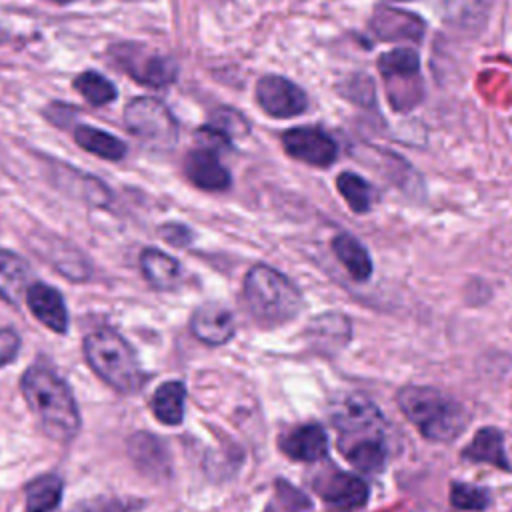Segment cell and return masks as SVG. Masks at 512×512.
<instances>
[{"instance_id": "cell-1", "label": "cell", "mask_w": 512, "mask_h": 512, "mask_svg": "<svg viewBox=\"0 0 512 512\" xmlns=\"http://www.w3.org/2000/svg\"><path fill=\"white\" fill-rule=\"evenodd\" d=\"M20 388L28 408L50 438L66 442L76 436L80 428V412L64 380L48 368L32 366L24 372Z\"/></svg>"}, {"instance_id": "cell-2", "label": "cell", "mask_w": 512, "mask_h": 512, "mask_svg": "<svg viewBox=\"0 0 512 512\" xmlns=\"http://www.w3.org/2000/svg\"><path fill=\"white\" fill-rule=\"evenodd\" d=\"M396 402L418 432L432 442H452L468 424V410L432 386L408 384L398 390Z\"/></svg>"}, {"instance_id": "cell-3", "label": "cell", "mask_w": 512, "mask_h": 512, "mask_svg": "<svg viewBox=\"0 0 512 512\" xmlns=\"http://www.w3.org/2000/svg\"><path fill=\"white\" fill-rule=\"evenodd\" d=\"M244 300L252 318L266 328L290 322L302 310L300 290L278 270L256 264L244 278Z\"/></svg>"}, {"instance_id": "cell-4", "label": "cell", "mask_w": 512, "mask_h": 512, "mask_svg": "<svg viewBox=\"0 0 512 512\" xmlns=\"http://www.w3.org/2000/svg\"><path fill=\"white\" fill-rule=\"evenodd\" d=\"M84 356L90 368L118 392H136L144 380L134 350L110 328H98L84 338Z\"/></svg>"}, {"instance_id": "cell-5", "label": "cell", "mask_w": 512, "mask_h": 512, "mask_svg": "<svg viewBox=\"0 0 512 512\" xmlns=\"http://www.w3.org/2000/svg\"><path fill=\"white\" fill-rule=\"evenodd\" d=\"M126 128L146 146L170 150L178 140V124L172 112L156 98H134L124 112Z\"/></svg>"}, {"instance_id": "cell-6", "label": "cell", "mask_w": 512, "mask_h": 512, "mask_svg": "<svg viewBox=\"0 0 512 512\" xmlns=\"http://www.w3.org/2000/svg\"><path fill=\"white\" fill-rule=\"evenodd\" d=\"M112 58L128 76L152 88L168 86L176 78L174 60L142 44H118L112 48Z\"/></svg>"}, {"instance_id": "cell-7", "label": "cell", "mask_w": 512, "mask_h": 512, "mask_svg": "<svg viewBox=\"0 0 512 512\" xmlns=\"http://www.w3.org/2000/svg\"><path fill=\"white\" fill-rule=\"evenodd\" d=\"M330 418L340 432V440L384 434V416L364 394H346L332 406Z\"/></svg>"}, {"instance_id": "cell-8", "label": "cell", "mask_w": 512, "mask_h": 512, "mask_svg": "<svg viewBox=\"0 0 512 512\" xmlns=\"http://www.w3.org/2000/svg\"><path fill=\"white\" fill-rule=\"evenodd\" d=\"M314 492L334 512H354L368 500V484L350 472L324 470L314 482Z\"/></svg>"}, {"instance_id": "cell-9", "label": "cell", "mask_w": 512, "mask_h": 512, "mask_svg": "<svg viewBox=\"0 0 512 512\" xmlns=\"http://www.w3.org/2000/svg\"><path fill=\"white\" fill-rule=\"evenodd\" d=\"M260 108L274 118H292L306 110L308 98L300 86L278 74H266L256 82Z\"/></svg>"}, {"instance_id": "cell-10", "label": "cell", "mask_w": 512, "mask_h": 512, "mask_svg": "<svg viewBox=\"0 0 512 512\" xmlns=\"http://www.w3.org/2000/svg\"><path fill=\"white\" fill-rule=\"evenodd\" d=\"M282 146L288 156L316 168L330 166L338 156L336 142L324 130L314 126H296L286 130L282 134Z\"/></svg>"}, {"instance_id": "cell-11", "label": "cell", "mask_w": 512, "mask_h": 512, "mask_svg": "<svg viewBox=\"0 0 512 512\" xmlns=\"http://www.w3.org/2000/svg\"><path fill=\"white\" fill-rule=\"evenodd\" d=\"M370 28L378 38L388 42H418L424 34V22L416 14L390 6H376L370 18Z\"/></svg>"}, {"instance_id": "cell-12", "label": "cell", "mask_w": 512, "mask_h": 512, "mask_svg": "<svg viewBox=\"0 0 512 512\" xmlns=\"http://www.w3.org/2000/svg\"><path fill=\"white\" fill-rule=\"evenodd\" d=\"M190 330L200 342L208 346H220L234 336V316L226 306L208 302L196 308L192 314Z\"/></svg>"}, {"instance_id": "cell-13", "label": "cell", "mask_w": 512, "mask_h": 512, "mask_svg": "<svg viewBox=\"0 0 512 512\" xmlns=\"http://www.w3.org/2000/svg\"><path fill=\"white\" fill-rule=\"evenodd\" d=\"M184 174L194 186H198L202 190H210V192L226 190L232 182L230 172L222 166L216 152L206 150V148L190 150L186 154Z\"/></svg>"}, {"instance_id": "cell-14", "label": "cell", "mask_w": 512, "mask_h": 512, "mask_svg": "<svg viewBox=\"0 0 512 512\" xmlns=\"http://www.w3.org/2000/svg\"><path fill=\"white\" fill-rule=\"evenodd\" d=\"M26 304L30 312L50 330L64 334L68 330V312L62 294L42 282H34L26 290Z\"/></svg>"}, {"instance_id": "cell-15", "label": "cell", "mask_w": 512, "mask_h": 512, "mask_svg": "<svg viewBox=\"0 0 512 512\" xmlns=\"http://www.w3.org/2000/svg\"><path fill=\"white\" fill-rule=\"evenodd\" d=\"M278 444L288 458L298 462H318L328 454V436L316 422L290 430L278 440Z\"/></svg>"}, {"instance_id": "cell-16", "label": "cell", "mask_w": 512, "mask_h": 512, "mask_svg": "<svg viewBox=\"0 0 512 512\" xmlns=\"http://www.w3.org/2000/svg\"><path fill=\"white\" fill-rule=\"evenodd\" d=\"M342 456L358 470L376 474L384 468L386 458H388V446H386V436L376 434V436H362V438H348L338 442Z\"/></svg>"}, {"instance_id": "cell-17", "label": "cell", "mask_w": 512, "mask_h": 512, "mask_svg": "<svg viewBox=\"0 0 512 512\" xmlns=\"http://www.w3.org/2000/svg\"><path fill=\"white\" fill-rule=\"evenodd\" d=\"M494 0H438V12L456 30L476 34L488 22Z\"/></svg>"}, {"instance_id": "cell-18", "label": "cell", "mask_w": 512, "mask_h": 512, "mask_svg": "<svg viewBox=\"0 0 512 512\" xmlns=\"http://www.w3.org/2000/svg\"><path fill=\"white\" fill-rule=\"evenodd\" d=\"M462 458L472 462H486L500 470H510V462L504 452V434L492 426L480 428L476 432L472 442L462 450Z\"/></svg>"}, {"instance_id": "cell-19", "label": "cell", "mask_w": 512, "mask_h": 512, "mask_svg": "<svg viewBox=\"0 0 512 512\" xmlns=\"http://www.w3.org/2000/svg\"><path fill=\"white\" fill-rule=\"evenodd\" d=\"M30 280V268L18 254L0 250V298L10 304H18L26 296Z\"/></svg>"}, {"instance_id": "cell-20", "label": "cell", "mask_w": 512, "mask_h": 512, "mask_svg": "<svg viewBox=\"0 0 512 512\" xmlns=\"http://www.w3.org/2000/svg\"><path fill=\"white\" fill-rule=\"evenodd\" d=\"M332 250L354 280H368L372 276V258L352 234H336L332 240Z\"/></svg>"}, {"instance_id": "cell-21", "label": "cell", "mask_w": 512, "mask_h": 512, "mask_svg": "<svg viewBox=\"0 0 512 512\" xmlns=\"http://www.w3.org/2000/svg\"><path fill=\"white\" fill-rule=\"evenodd\" d=\"M140 266L146 276V280L160 290L174 288L180 276V264L166 252H160L156 248H146L140 254Z\"/></svg>"}, {"instance_id": "cell-22", "label": "cell", "mask_w": 512, "mask_h": 512, "mask_svg": "<svg viewBox=\"0 0 512 512\" xmlns=\"http://www.w3.org/2000/svg\"><path fill=\"white\" fill-rule=\"evenodd\" d=\"M184 398L186 388L178 380L164 382L160 388H156L152 396V410L156 418L168 426H176L184 418Z\"/></svg>"}, {"instance_id": "cell-23", "label": "cell", "mask_w": 512, "mask_h": 512, "mask_svg": "<svg viewBox=\"0 0 512 512\" xmlns=\"http://www.w3.org/2000/svg\"><path fill=\"white\" fill-rule=\"evenodd\" d=\"M74 138L80 148L104 160H120L126 154V144L120 138L94 126L76 128Z\"/></svg>"}, {"instance_id": "cell-24", "label": "cell", "mask_w": 512, "mask_h": 512, "mask_svg": "<svg viewBox=\"0 0 512 512\" xmlns=\"http://www.w3.org/2000/svg\"><path fill=\"white\" fill-rule=\"evenodd\" d=\"M60 496L62 480L54 474L40 476L26 488V508L28 512H52L60 504Z\"/></svg>"}, {"instance_id": "cell-25", "label": "cell", "mask_w": 512, "mask_h": 512, "mask_svg": "<svg viewBox=\"0 0 512 512\" xmlns=\"http://www.w3.org/2000/svg\"><path fill=\"white\" fill-rule=\"evenodd\" d=\"M380 72L386 78V82L404 78V80H416L420 72V58L414 50L408 48H396L392 52L382 54L380 62Z\"/></svg>"}, {"instance_id": "cell-26", "label": "cell", "mask_w": 512, "mask_h": 512, "mask_svg": "<svg viewBox=\"0 0 512 512\" xmlns=\"http://www.w3.org/2000/svg\"><path fill=\"white\" fill-rule=\"evenodd\" d=\"M336 186H338V192L344 196L346 204L354 212L362 214V212L370 210L372 188H370V184L362 176H358L354 172H342L336 178Z\"/></svg>"}, {"instance_id": "cell-27", "label": "cell", "mask_w": 512, "mask_h": 512, "mask_svg": "<svg viewBox=\"0 0 512 512\" xmlns=\"http://www.w3.org/2000/svg\"><path fill=\"white\" fill-rule=\"evenodd\" d=\"M308 332L312 336L314 342H320V340H328V346L330 344H346L348 342V336H350V322L346 316L342 314H322L318 316L310 326H308Z\"/></svg>"}, {"instance_id": "cell-28", "label": "cell", "mask_w": 512, "mask_h": 512, "mask_svg": "<svg viewBox=\"0 0 512 512\" xmlns=\"http://www.w3.org/2000/svg\"><path fill=\"white\" fill-rule=\"evenodd\" d=\"M74 88L82 94V98L86 102H90L92 106H104L108 102H112L116 98V88L114 84L104 78L98 72H82L76 80H74Z\"/></svg>"}, {"instance_id": "cell-29", "label": "cell", "mask_w": 512, "mask_h": 512, "mask_svg": "<svg viewBox=\"0 0 512 512\" xmlns=\"http://www.w3.org/2000/svg\"><path fill=\"white\" fill-rule=\"evenodd\" d=\"M488 502L490 496L484 488L464 482H454L450 486V504L458 510H484Z\"/></svg>"}, {"instance_id": "cell-30", "label": "cell", "mask_w": 512, "mask_h": 512, "mask_svg": "<svg viewBox=\"0 0 512 512\" xmlns=\"http://www.w3.org/2000/svg\"><path fill=\"white\" fill-rule=\"evenodd\" d=\"M210 128H214L216 132H220L224 138L232 140V138H240L244 136L250 128L246 124V120L236 112V110H230V108H220L212 114L210 118Z\"/></svg>"}, {"instance_id": "cell-31", "label": "cell", "mask_w": 512, "mask_h": 512, "mask_svg": "<svg viewBox=\"0 0 512 512\" xmlns=\"http://www.w3.org/2000/svg\"><path fill=\"white\" fill-rule=\"evenodd\" d=\"M20 348V336L12 328H0V366L12 362Z\"/></svg>"}, {"instance_id": "cell-32", "label": "cell", "mask_w": 512, "mask_h": 512, "mask_svg": "<svg viewBox=\"0 0 512 512\" xmlns=\"http://www.w3.org/2000/svg\"><path fill=\"white\" fill-rule=\"evenodd\" d=\"M160 232L174 246H186L192 240V232L186 226H182V224H164L160 228Z\"/></svg>"}, {"instance_id": "cell-33", "label": "cell", "mask_w": 512, "mask_h": 512, "mask_svg": "<svg viewBox=\"0 0 512 512\" xmlns=\"http://www.w3.org/2000/svg\"><path fill=\"white\" fill-rule=\"evenodd\" d=\"M50 2H56V4H68V2H72V0H50Z\"/></svg>"}]
</instances>
